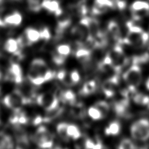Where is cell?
I'll use <instances>...</instances> for the list:
<instances>
[{
    "instance_id": "1",
    "label": "cell",
    "mask_w": 149,
    "mask_h": 149,
    "mask_svg": "<svg viewBox=\"0 0 149 149\" xmlns=\"http://www.w3.org/2000/svg\"><path fill=\"white\" fill-rule=\"evenodd\" d=\"M3 102L7 108L13 111H20L22 105L29 103L22 92L18 90H15L7 95L3 100Z\"/></svg>"
},
{
    "instance_id": "2",
    "label": "cell",
    "mask_w": 149,
    "mask_h": 149,
    "mask_svg": "<svg viewBox=\"0 0 149 149\" xmlns=\"http://www.w3.org/2000/svg\"><path fill=\"white\" fill-rule=\"evenodd\" d=\"M131 137L135 140L147 141L149 139V120L146 118L138 120L130 127Z\"/></svg>"
},
{
    "instance_id": "3",
    "label": "cell",
    "mask_w": 149,
    "mask_h": 149,
    "mask_svg": "<svg viewBox=\"0 0 149 149\" xmlns=\"http://www.w3.org/2000/svg\"><path fill=\"white\" fill-rule=\"evenodd\" d=\"M123 78L129 87L136 89L142 81V72L139 64H131V67L124 73Z\"/></svg>"
},
{
    "instance_id": "4",
    "label": "cell",
    "mask_w": 149,
    "mask_h": 149,
    "mask_svg": "<svg viewBox=\"0 0 149 149\" xmlns=\"http://www.w3.org/2000/svg\"><path fill=\"white\" fill-rule=\"evenodd\" d=\"M33 140L39 148H51L53 145L52 134L45 126H40L36 132Z\"/></svg>"
},
{
    "instance_id": "5",
    "label": "cell",
    "mask_w": 149,
    "mask_h": 149,
    "mask_svg": "<svg viewBox=\"0 0 149 149\" xmlns=\"http://www.w3.org/2000/svg\"><path fill=\"white\" fill-rule=\"evenodd\" d=\"M36 102L39 105L44 107L46 111L53 109L59 106L57 95L51 92L44 93L38 95L36 97Z\"/></svg>"
},
{
    "instance_id": "6",
    "label": "cell",
    "mask_w": 149,
    "mask_h": 149,
    "mask_svg": "<svg viewBox=\"0 0 149 149\" xmlns=\"http://www.w3.org/2000/svg\"><path fill=\"white\" fill-rule=\"evenodd\" d=\"M119 84L118 74H114L104 81L102 84V90L105 96L108 98L112 97L116 94V89Z\"/></svg>"
},
{
    "instance_id": "7",
    "label": "cell",
    "mask_w": 149,
    "mask_h": 149,
    "mask_svg": "<svg viewBox=\"0 0 149 149\" xmlns=\"http://www.w3.org/2000/svg\"><path fill=\"white\" fill-rule=\"evenodd\" d=\"M6 79L16 84L22 83L23 81L22 70L18 63H13L9 66L6 74Z\"/></svg>"
},
{
    "instance_id": "8",
    "label": "cell",
    "mask_w": 149,
    "mask_h": 149,
    "mask_svg": "<svg viewBox=\"0 0 149 149\" xmlns=\"http://www.w3.org/2000/svg\"><path fill=\"white\" fill-rule=\"evenodd\" d=\"M22 47L20 45L17 39L13 38L8 39L4 45V49L7 52L11 53L15 56H20L21 51H22Z\"/></svg>"
},
{
    "instance_id": "9",
    "label": "cell",
    "mask_w": 149,
    "mask_h": 149,
    "mask_svg": "<svg viewBox=\"0 0 149 149\" xmlns=\"http://www.w3.org/2000/svg\"><path fill=\"white\" fill-rule=\"evenodd\" d=\"M15 135L17 139V148H26L29 147V140L26 133L24 130L20 129L18 125H15Z\"/></svg>"
},
{
    "instance_id": "10",
    "label": "cell",
    "mask_w": 149,
    "mask_h": 149,
    "mask_svg": "<svg viewBox=\"0 0 149 149\" xmlns=\"http://www.w3.org/2000/svg\"><path fill=\"white\" fill-rule=\"evenodd\" d=\"M107 29L108 33H110L112 38L116 42H119L122 44L121 29L118 23L114 20H111L108 22L107 26Z\"/></svg>"
},
{
    "instance_id": "11",
    "label": "cell",
    "mask_w": 149,
    "mask_h": 149,
    "mask_svg": "<svg viewBox=\"0 0 149 149\" xmlns=\"http://www.w3.org/2000/svg\"><path fill=\"white\" fill-rule=\"evenodd\" d=\"M41 7L49 13H54L57 17H58L63 13L59 3L57 0H43L41 1Z\"/></svg>"
},
{
    "instance_id": "12",
    "label": "cell",
    "mask_w": 149,
    "mask_h": 149,
    "mask_svg": "<svg viewBox=\"0 0 149 149\" xmlns=\"http://www.w3.org/2000/svg\"><path fill=\"white\" fill-rule=\"evenodd\" d=\"M10 123L14 125L26 124L28 123V118L24 112L20 111H13V114L9 118Z\"/></svg>"
},
{
    "instance_id": "13",
    "label": "cell",
    "mask_w": 149,
    "mask_h": 149,
    "mask_svg": "<svg viewBox=\"0 0 149 149\" xmlns=\"http://www.w3.org/2000/svg\"><path fill=\"white\" fill-rule=\"evenodd\" d=\"M25 37L28 42V45L38 42L39 39H41L40 32L36 29L32 28L26 29L25 31Z\"/></svg>"
},
{
    "instance_id": "14",
    "label": "cell",
    "mask_w": 149,
    "mask_h": 149,
    "mask_svg": "<svg viewBox=\"0 0 149 149\" xmlns=\"http://www.w3.org/2000/svg\"><path fill=\"white\" fill-rule=\"evenodd\" d=\"M76 57L82 62H86L90 60L91 57V50L82 46H79L75 53Z\"/></svg>"
},
{
    "instance_id": "15",
    "label": "cell",
    "mask_w": 149,
    "mask_h": 149,
    "mask_svg": "<svg viewBox=\"0 0 149 149\" xmlns=\"http://www.w3.org/2000/svg\"><path fill=\"white\" fill-rule=\"evenodd\" d=\"M5 25L13 26H19L22 21V17L19 13L15 12L6 16L4 19Z\"/></svg>"
},
{
    "instance_id": "16",
    "label": "cell",
    "mask_w": 149,
    "mask_h": 149,
    "mask_svg": "<svg viewBox=\"0 0 149 149\" xmlns=\"http://www.w3.org/2000/svg\"><path fill=\"white\" fill-rule=\"evenodd\" d=\"M71 24V18L68 16L63 15L60 18H58L57 26V33L58 35L62 34L64 33L66 29H67L69 26Z\"/></svg>"
},
{
    "instance_id": "17",
    "label": "cell",
    "mask_w": 149,
    "mask_h": 149,
    "mask_svg": "<svg viewBox=\"0 0 149 149\" xmlns=\"http://www.w3.org/2000/svg\"><path fill=\"white\" fill-rule=\"evenodd\" d=\"M14 143L10 135L4 132H0V149L13 148Z\"/></svg>"
},
{
    "instance_id": "18",
    "label": "cell",
    "mask_w": 149,
    "mask_h": 149,
    "mask_svg": "<svg viewBox=\"0 0 149 149\" xmlns=\"http://www.w3.org/2000/svg\"><path fill=\"white\" fill-rule=\"evenodd\" d=\"M121 130V125L118 121H113L108 124L106 127L105 134L107 135L116 136L118 135Z\"/></svg>"
},
{
    "instance_id": "19",
    "label": "cell",
    "mask_w": 149,
    "mask_h": 149,
    "mask_svg": "<svg viewBox=\"0 0 149 149\" xmlns=\"http://www.w3.org/2000/svg\"><path fill=\"white\" fill-rule=\"evenodd\" d=\"M60 97L64 103H68L71 105H73L76 103V95L71 90H65L62 92L60 95Z\"/></svg>"
},
{
    "instance_id": "20",
    "label": "cell",
    "mask_w": 149,
    "mask_h": 149,
    "mask_svg": "<svg viewBox=\"0 0 149 149\" xmlns=\"http://www.w3.org/2000/svg\"><path fill=\"white\" fill-rule=\"evenodd\" d=\"M63 112V109L58 106L53 109L47 111L46 116L44 117V122H49L55 118H57Z\"/></svg>"
},
{
    "instance_id": "21",
    "label": "cell",
    "mask_w": 149,
    "mask_h": 149,
    "mask_svg": "<svg viewBox=\"0 0 149 149\" xmlns=\"http://www.w3.org/2000/svg\"><path fill=\"white\" fill-rule=\"evenodd\" d=\"M97 88V84L95 81H89L86 82L82 87L81 94L84 95H88L95 92Z\"/></svg>"
},
{
    "instance_id": "22",
    "label": "cell",
    "mask_w": 149,
    "mask_h": 149,
    "mask_svg": "<svg viewBox=\"0 0 149 149\" xmlns=\"http://www.w3.org/2000/svg\"><path fill=\"white\" fill-rule=\"evenodd\" d=\"M131 9L132 12L141 11V10L149 11V3L145 1L137 0L132 3Z\"/></svg>"
},
{
    "instance_id": "23",
    "label": "cell",
    "mask_w": 149,
    "mask_h": 149,
    "mask_svg": "<svg viewBox=\"0 0 149 149\" xmlns=\"http://www.w3.org/2000/svg\"><path fill=\"white\" fill-rule=\"evenodd\" d=\"M67 134L70 139H78L80 138L82 134L79 127L74 124H68L67 127Z\"/></svg>"
},
{
    "instance_id": "24",
    "label": "cell",
    "mask_w": 149,
    "mask_h": 149,
    "mask_svg": "<svg viewBox=\"0 0 149 149\" xmlns=\"http://www.w3.org/2000/svg\"><path fill=\"white\" fill-rule=\"evenodd\" d=\"M68 124L66 122H62L57 125V132L58 134L60 137L61 139L66 142H68L70 137H68L67 134V127Z\"/></svg>"
},
{
    "instance_id": "25",
    "label": "cell",
    "mask_w": 149,
    "mask_h": 149,
    "mask_svg": "<svg viewBox=\"0 0 149 149\" xmlns=\"http://www.w3.org/2000/svg\"><path fill=\"white\" fill-rule=\"evenodd\" d=\"M133 101L137 105H147L149 102V97L142 93H137L133 96Z\"/></svg>"
},
{
    "instance_id": "26",
    "label": "cell",
    "mask_w": 149,
    "mask_h": 149,
    "mask_svg": "<svg viewBox=\"0 0 149 149\" xmlns=\"http://www.w3.org/2000/svg\"><path fill=\"white\" fill-rule=\"evenodd\" d=\"M87 114L90 118L94 120H98L104 118L103 114L95 106L90 107L87 111Z\"/></svg>"
},
{
    "instance_id": "27",
    "label": "cell",
    "mask_w": 149,
    "mask_h": 149,
    "mask_svg": "<svg viewBox=\"0 0 149 149\" xmlns=\"http://www.w3.org/2000/svg\"><path fill=\"white\" fill-rule=\"evenodd\" d=\"M95 106L101 112L104 117L107 115L110 111V105L105 101H99L96 103Z\"/></svg>"
},
{
    "instance_id": "28",
    "label": "cell",
    "mask_w": 149,
    "mask_h": 149,
    "mask_svg": "<svg viewBox=\"0 0 149 149\" xmlns=\"http://www.w3.org/2000/svg\"><path fill=\"white\" fill-rule=\"evenodd\" d=\"M55 51L63 56L67 58L71 52V48L68 45H60L57 47Z\"/></svg>"
},
{
    "instance_id": "29",
    "label": "cell",
    "mask_w": 149,
    "mask_h": 149,
    "mask_svg": "<svg viewBox=\"0 0 149 149\" xmlns=\"http://www.w3.org/2000/svg\"><path fill=\"white\" fill-rule=\"evenodd\" d=\"M118 148L119 149H135V148L134 141L129 139H124L119 143Z\"/></svg>"
},
{
    "instance_id": "30",
    "label": "cell",
    "mask_w": 149,
    "mask_h": 149,
    "mask_svg": "<svg viewBox=\"0 0 149 149\" xmlns=\"http://www.w3.org/2000/svg\"><path fill=\"white\" fill-rule=\"evenodd\" d=\"M72 114L74 116L78 118H82L85 115V110L82 104H75L73 105Z\"/></svg>"
},
{
    "instance_id": "31",
    "label": "cell",
    "mask_w": 149,
    "mask_h": 149,
    "mask_svg": "<svg viewBox=\"0 0 149 149\" xmlns=\"http://www.w3.org/2000/svg\"><path fill=\"white\" fill-rule=\"evenodd\" d=\"M28 5L30 9L34 12H38L42 8L41 0H28Z\"/></svg>"
},
{
    "instance_id": "32",
    "label": "cell",
    "mask_w": 149,
    "mask_h": 149,
    "mask_svg": "<svg viewBox=\"0 0 149 149\" xmlns=\"http://www.w3.org/2000/svg\"><path fill=\"white\" fill-rule=\"evenodd\" d=\"M94 4L99 5L101 7H104L110 9L114 7L115 5L112 0H95Z\"/></svg>"
},
{
    "instance_id": "33",
    "label": "cell",
    "mask_w": 149,
    "mask_h": 149,
    "mask_svg": "<svg viewBox=\"0 0 149 149\" xmlns=\"http://www.w3.org/2000/svg\"><path fill=\"white\" fill-rule=\"evenodd\" d=\"M53 60L54 63H55L56 65H63L64 63H65V60H66V58L65 57L63 56L60 55L59 54H58V53L55 51L53 52Z\"/></svg>"
},
{
    "instance_id": "34",
    "label": "cell",
    "mask_w": 149,
    "mask_h": 149,
    "mask_svg": "<svg viewBox=\"0 0 149 149\" xmlns=\"http://www.w3.org/2000/svg\"><path fill=\"white\" fill-rule=\"evenodd\" d=\"M69 76H70V81L72 84H76L78 83L79 81H80V75H79V73H78V71L76 70L72 71Z\"/></svg>"
},
{
    "instance_id": "35",
    "label": "cell",
    "mask_w": 149,
    "mask_h": 149,
    "mask_svg": "<svg viewBox=\"0 0 149 149\" xmlns=\"http://www.w3.org/2000/svg\"><path fill=\"white\" fill-rule=\"evenodd\" d=\"M40 32V36H41V39L45 40V41H47V40H49L51 39V32L49 30L48 28L45 27L41 31H39Z\"/></svg>"
},
{
    "instance_id": "36",
    "label": "cell",
    "mask_w": 149,
    "mask_h": 149,
    "mask_svg": "<svg viewBox=\"0 0 149 149\" xmlns=\"http://www.w3.org/2000/svg\"><path fill=\"white\" fill-rule=\"evenodd\" d=\"M41 122H44V117H41V116H36L33 120L34 125H38L41 124Z\"/></svg>"
},
{
    "instance_id": "37",
    "label": "cell",
    "mask_w": 149,
    "mask_h": 149,
    "mask_svg": "<svg viewBox=\"0 0 149 149\" xmlns=\"http://www.w3.org/2000/svg\"><path fill=\"white\" fill-rule=\"evenodd\" d=\"M146 87H147V88L149 90V78L147 80V82H146Z\"/></svg>"
},
{
    "instance_id": "38",
    "label": "cell",
    "mask_w": 149,
    "mask_h": 149,
    "mask_svg": "<svg viewBox=\"0 0 149 149\" xmlns=\"http://www.w3.org/2000/svg\"><path fill=\"white\" fill-rule=\"evenodd\" d=\"M1 77H2V74H1V71H0V81H1Z\"/></svg>"
},
{
    "instance_id": "39",
    "label": "cell",
    "mask_w": 149,
    "mask_h": 149,
    "mask_svg": "<svg viewBox=\"0 0 149 149\" xmlns=\"http://www.w3.org/2000/svg\"><path fill=\"white\" fill-rule=\"evenodd\" d=\"M148 108H149V102H148Z\"/></svg>"
}]
</instances>
